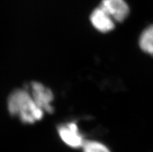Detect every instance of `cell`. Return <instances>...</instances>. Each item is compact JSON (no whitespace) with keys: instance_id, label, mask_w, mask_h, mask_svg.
I'll return each instance as SVG.
<instances>
[{"instance_id":"obj_1","label":"cell","mask_w":153,"mask_h":152,"mask_svg":"<svg viewBox=\"0 0 153 152\" xmlns=\"http://www.w3.org/2000/svg\"><path fill=\"white\" fill-rule=\"evenodd\" d=\"M7 107L11 115L24 123L41 120L45 113L35 103L27 88L14 90L8 98Z\"/></svg>"},{"instance_id":"obj_2","label":"cell","mask_w":153,"mask_h":152,"mask_svg":"<svg viewBox=\"0 0 153 152\" xmlns=\"http://www.w3.org/2000/svg\"><path fill=\"white\" fill-rule=\"evenodd\" d=\"M27 89L35 103L44 113H51L53 111L51 103L54 99V95L50 89L37 82L30 83Z\"/></svg>"},{"instance_id":"obj_3","label":"cell","mask_w":153,"mask_h":152,"mask_svg":"<svg viewBox=\"0 0 153 152\" xmlns=\"http://www.w3.org/2000/svg\"><path fill=\"white\" fill-rule=\"evenodd\" d=\"M100 6L111 16L114 22L124 21L130 14V6L125 0H101Z\"/></svg>"},{"instance_id":"obj_4","label":"cell","mask_w":153,"mask_h":152,"mask_svg":"<svg viewBox=\"0 0 153 152\" xmlns=\"http://www.w3.org/2000/svg\"><path fill=\"white\" fill-rule=\"evenodd\" d=\"M58 134L62 141L66 145L72 148H82L85 141L82 135L79 132V127L75 123H66L58 128Z\"/></svg>"},{"instance_id":"obj_5","label":"cell","mask_w":153,"mask_h":152,"mask_svg":"<svg viewBox=\"0 0 153 152\" xmlns=\"http://www.w3.org/2000/svg\"><path fill=\"white\" fill-rule=\"evenodd\" d=\"M89 19L93 27L101 33H108L114 29V20L100 6L93 10Z\"/></svg>"},{"instance_id":"obj_6","label":"cell","mask_w":153,"mask_h":152,"mask_svg":"<svg viewBox=\"0 0 153 152\" xmlns=\"http://www.w3.org/2000/svg\"><path fill=\"white\" fill-rule=\"evenodd\" d=\"M139 46L143 51L153 55V24L142 33L139 38Z\"/></svg>"},{"instance_id":"obj_7","label":"cell","mask_w":153,"mask_h":152,"mask_svg":"<svg viewBox=\"0 0 153 152\" xmlns=\"http://www.w3.org/2000/svg\"><path fill=\"white\" fill-rule=\"evenodd\" d=\"M82 150L83 152H111L106 145L96 141H85Z\"/></svg>"}]
</instances>
